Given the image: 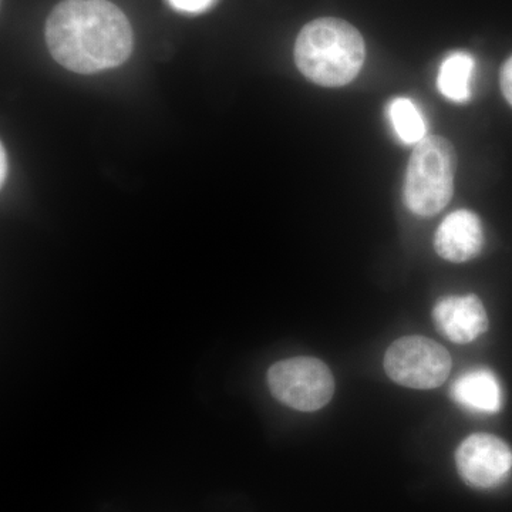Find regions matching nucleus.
<instances>
[{"mask_svg": "<svg viewBox=\"0 0 512 512\" xmlns=\"http://www.w3.org/2000/svg\"><path fill=\"white\" fill-rule=\"evenodd\" d=\"M46 42L64 69L93 74L126 62L134 37L126 15L109 0H63L47 19Z\"/></svg>", "mask_w": 512, "mask_h": 512, "instance_id": "nucleus-1", "label": "nucleus"}, {"mask_svg": "<svg viewBox=\"0 0 512 512\" xmlns=\"http://www.w3.org/2000/svg\"><path fill=\"white\" fill-rule=\"evenodd\" d=\"M365 57V40L359 30L342 19L313 20L295 43L299 72L323 87H342L355 80Z\"/></svg>", "mask_w": 512, "mask_h": 512, "instance_id": "nucleus-2", "label": "nucleus"}, {"mask_svg": "<svg viewBox=\"0 0 512 512\" xmlns=\"http://www.w3.org/2000/svg\"><path fill=\"white\" fill-rule=\"evenodd\" d=\"M457 154L447 138L429 136L414 147L406 181L404 204L413 214L431 217L447 207L454 190Z\"/></svg>", "mask_w": 512, "mask_h": 512, "instance_id": "nucleus-3", "label": "nucleus"}, {"mask_svg": "<svg viewBox=\"0 0 512 512\" xmlns=\"http://www.w3.org/2000/svg\"><path fill=\"white\" fill-rule=\"evenodd\" d=\"M269 390L278 402L298 412H316L332 400L335 379L322 360L299 356L268 370Z\"/></svg>", "mask_w": 512, "mask_h": 512, "instance_id": "nucleus-4", "label": "nucleus"}, {"mask_svg": "<svg viewBox=\"0 0 512 512\" xmlns=\"http://www.w3.org/2000/svg\"><path fill=\"white\" fill-rule=\"evenodd\" d=\"M387 376L410 389H436L451 372V356L439 343L423 336L396 340L384 355Z\"/></svg>", "mask_w": 512, "mask_h": 512, "instance_id": "nucleus-5", "label": "nucleus"}, {"mask_svg": "<svg viewBox=\"0 0 512 512\" xmlns=\"http://www.w3.org/2000/svg\"><path fill=\"white\" fill-rule=\"evenodd\" d=\"M458 473L471 487L494 488L503 484L512 470V450L493 434H473L456 453Z\"/></svg>", "mask_w": 512, "mask_h": 512, "instance_id": "nucleus-6", "label": "nucleus"}, {"mask_svg": "<svg viewBox=\"0 0 512 512\" xmlns=\"http://www.w3.org/2000/svg\"><path fill=\"white\" fill-rule=\"evenodd\" d=\"M433 319L437 329L454 343L474 342L488 328L487 312L476 295L441 299L434 306Z\"/></svg>", "mask_w": 512, "mask_h": 512, "instance_id": "nucleus-7", "label": "nucleus"}, {"mask_svg": "<svg viewBox=\"0 0 512 512\" xmlns=\"http://www.w3.org/2000/svg\"><path fill=\"white\" fill-rule=\"evenodd\" d=\"M483 245V225L478 215L468 210H458L447 215L434 237L437 254L457 264L476 258Z\"/></svg>", "mask_w": 512, "mask_h": 512, "instance_id": "nucleus-8", "label": "nucleus"}, {"mask_svg": "<svg viewBox=\"0 0 512 512\" xmlns=\"http://www.w3.org/2000/svg\"><path fill=\"white\" fill-rule=\"evenodd\" d=\"M454 402L471 412L493 414L503 406V389L497 376L488 369L470 370L451 387Z\"/></svg>", "mask_w": 512, "mask_h": 512, "instance_id": "nucleus-9", "label": "nucleus"}, {"mask_svg": "<svg viewBox=\"0 0 512 512\" xmlns=\"http://www.w3.org/2000/svg\"><path fill=\"white\" fill-rule=\"evenodd\" d=\"M473 56L466 52H454L441 63L437 87L446 99L456 103H466L471 97V80H473Z\"/></svg>", "mask_w": 512, "mask_h": 512, "instance_id": "nucleus-10", "label": "nucleus"}, {"mask_svg": "<svg viewBox=\"0 0 512 512\" xmlns=\"http://www.w3.org/2000/svg\"><path fill=\"white\" fill-rule=\"evenodd\" d=\"M389 119L394 133L404 144L417 146L426 138L427 127L423 114L412 100L397 97L389 106Z\"/></svg>", "mask_w": 512, "mask_h": 512, "instance_id": "nucleus-11", "label": "nucleus"}, {"mask_svg": "<svg viewBox=\"0 0 512 512\" xmlns=\"http://www.w3.org/2000/svg\"><path fill=\"white\" fill-rule=\"evenodd\" d=\"M171 8L183 13H202L211 8L217 0H167Z\"/></svg>", "mask_w": 512, "mask_h": 512, "instance_id": "nucleus-12", "label": "nucleus"}, {"mask_svg": "<svg viewBox=\"0 0 512 512\" xmlns=\"http://www.w3.org/2000/svg\"><path fill=\"white\" fill-rule=\"evenodd\" d=\"M501 90H503L505 99L512 106V56L504 63L503 70H501Z\"/></svg>", "mask_w": 512, "mask_h": 512, "instance_id": "nucleus-13", "label": "nucleus"}, {"mask_svg": "<svg viewBox=\"0 0 512 512\" xmlns=\"http://www.w3.org/2000/svg\"><path fill=\"white\" fill-rule=\"evenodd\" d=\"M0 161H2V170H0V173H2V177H0V180H2V184L5 183V174H6V156H5V148L2 147V157H0Z\"/></svg>", "mask_w": 512, "mask_h": 512, "instance_id": "nucleus-14", "label": "nucleus"}]
</instances>
